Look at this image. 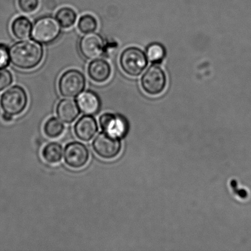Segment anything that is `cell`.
Returning a JSON list of instances; mask_svg holds the SVG:
<instances>
[{"label":"cell","mask_w":251,"mask_h":251,"mask_svg":"<svg viewBox=\"0 0 251 251\" xmlns=\"http://www.w3.org/2000/svg\"><path fill=\"white\" fill-rule=\"evenodd\" d=\"M99 122L100 127L104 132L119 139L124 137L127 132V122L120 115L105 113L100 117Z\"/></svg>","instance_id":"cell-10"},{"label":"cell","mask_w":251,"mask_h":251,"mask_svg":"<svg viewBox=\"0 0 251 251\" xmlns=\"http://www.w3.org/2000/svg\"><path fill=\"white\" fill-rule=\"evenodd\" d=\"M28 104V95L24 88L15 85L7 90L0 98V106L4 113L16 116L21 114Z\"/></svg>","instance_id":"cell-3"},{"label":"cell","mask_w":251,"mask_h":251,"mask_svg":"<svg viewBox=\"0 0 251 251\" xmlns=\"http://www.w3.org/2000/svg\"><path fill=\"white\" fill-rule=\"evenodd\" d=\"M32 26L31 21L26 17H17L11 24L12 33L19 40H25L31 36Z\"/></svg>","instance_id":"cell-15"},{"label":"cell","mask_w":251,"mask_h":251,"mask_svg":"<svg viewBox=\"0 0 251 251\" xmlns=\"http://www.w3.org/2000/svg\"><path fill=\"white\" fill-rule=\"evenodd\" d=\"M19 9L24 13H33L38 8L39 0H17Z\"/></svg>","instance_id":"cell-21"},{"label":"cell","mask_w":251,"mask_h":251,"mask_svg":"<svg viewBox=\"0 0 251 251\" xmlns=\"http://www.w3.org/2000/svg\"><path fill=\"white\" fill-rule=\"evenodd\" d=\"M2 119L5 122H11L12 120V116L4 112V114L2 115Z\"/></svg>","instance_id":"cell-24"},{"label":"cell","mask_w":251,"mask_h":251,"mask_svg":"<svg viewBox=\"0 0 251 251\" xmlns=\"http://www.w3.org/2000/svg\"><path fill=\"white\" fill-rule=\"evenodd\" d=\"M143 89L150 95H157L163 92L166 85V76L159 66H152L148 69L142 78Z\"/></svg>","instance_id":"cell-7"},{"label":"cell","mask_w":251,"mask_h":251,"mask_svg":"<svg viewBox=\"0 0 251 251\" xmlns=\"http://www.w3.org/2000/svg\"><path fill=\"white\" fill-rule=\"evenodd\" d=\"M104 41L100 34L87 33L81 38L78 44L80 52L87 60H95L104 54Z\"/></svg>","instance_id":"cell-8"},{"label":"cell","mask_w":251,"mask_h":251,"mask_svg":"<svg viewBox=\"0 0 251 251\" xmlns=\"http://www.w3.org/2000/svg\"><path fill=\"white\" fill-rule=\"evenodd\" d=\"M78 107L81 112L86 115H92L100 111L101 102L97 93L92 91H83L77 97V100Z\"/></svg>","instance_id":"cell-13"},{"label":"cell","mask_w":251,"mask_h":251,"mask_svg":"<svg viewBox=\"0 0 251 251\" xmlns=\"http://www.w3.org/2000/svg\"><path fill=\"white\" fill-rule=\"evenodd\" d=\"M65 130L64 126L60 120L55 117H51L47 120L44 126V132L47 136L56 138L60 136Z\"/></svg>","instance_id":"cell-18"},{"label":"cell","mask_w":251,"mask_h":251,"mask_svg":"<svg viewBox=\"0 0 251 251\" xmlns=\"http://www.w3.org/2000/svg\"><path fill=\"white\" fill-rule=\"evenodd\" d=\"M42 156L49 164L58 163L62 158L63 148L58 143H49L43 148Z\"/></svg>","instance_id":"cell-16"},{"label":"cell","mask_w":251,"mask_h":251,"mask_svg":"<svg viewBox=\"0 0 251 251\" xmlns=\"http://www.w3.org/2000/svg\"><path fill=\"white\" fill-rule=\"evenodd\" d=\"M146 56L151 63H161L166 56V49L161 44L152 43L148 47Z\"/></svg>","instance_id":"cell-19"},{"label":"cell","mask_w":251,"mask_h":251,"mask_svg":"<svg viewBox=\"0 0 251 251\" xmlns=\"http://www.w3.org/2000/svg\"><path fill=\"white\" fill-rule=\"evenodd\" d=\"M61 26L56 18L44 16L34 22L31 36L34 41L43 44L53 43L60 36Z\"/></svg>","instance_id":"cell-2"},{"label":"cell","mask_w":251,"mask_h":251,"mask_svg":"<svg viewBox=\"0 0 251 251\" xmlns=\"http://www.w3.org/2000/svg\"><path fill=\"white\" fill-rule=\"evenodd\" d=\"M97 19L92 15L85 14L78 20L77 27L78 30L83 34L93 33L98 28Z\"/></svg>","instance_id":"cell-20"},{"label":"cell","mask_w":251,"mask_h":251,"mask_svg":"<svg viewBox=\"0 0 251 251\" xmlns=\"http://www.w3.org/2000/svg\"><path fill=\"white\" fill-rule=\"evenodd\" d=\"M86 87L85 75L77 70L66 71L58 81V90L63 97L74 98L84 91Z\"/></svg>","instance_id":"cell-5"},{"label":"cell","mask_w":251,"mask_h":251,"mask_svg":"<svg viewBox=\"0 0 251 251\" xmlns=\"http://www.w3.org/2000/svg\"><path fill=\"white\" fill-rule=\"evenodd\" d=\"M41 43L34 40L17 42L9 49L10 61L20 70H29L40 65L44 58Z\"/></svg>","instance_id":"cell-1"},{"label":"cell","mask_w":251,"mask_h":251,"mask_svg":"<svg viewBox=\"0 0 251 251\" xmlns=\"http://www.w3.org/2000/svg\"><path fill=\"white\" fill-rule=\"evenodd\" d=\"M87 72L88 76L93 81L102 83L109 79L112 69L108 61L98 58L91 61L88 66Z\"/></svg>","instance_id":"cell-11"},{"label":"cell","mask_w":251,"mask_h":251,"mask_svg":"<svg viewBox=\"0 0 251 251\" xmlns=\"http://www.w3.org/2000/svg\"><path fill=\"white\" fill-rule=\"evenodd\" d=\"M74 129L75 134L78 139L83 141H89L98 131L97 120L91 115H84L76 122Z\"/></svg>","instance_id":"cell-12"},{"label":"cell","mask_w":251,"mask_h":251,"mask_svg":"<svg viewBox=\"0 0 251 251\" xmlns=\"http://www.w3.org/2000/svg\"><path fill=\"white\" fill-rule=\"evenodd\" d=\"M10 61L9 50L6 46L0 44V69L6 68Z\"/></svg>","instance_id":"cell-23"},{"label":"cell","mask_w":251,"mask_h":251,"mask_svg":"<svg viewBox=\"0 0 251 251\" xmlns=\"http://www.w3.org/2000/svg\"><path fill=\"white\" fill-rule=\"evenodd\" d=\"M56 112L59 119L66 124H71L80 115L77 102L71 99L61 100L56 105Z\"/></svg>","instance_id":"cell-14"},{"label":"cell","mask_w":251,"mask_h":251,"mask_svg":"<svg viewBox=\"0 0 251 251\" xmlns=\"http://www.w3.org/2000/svg\"><path fill=\"white\" fill-rule=\"evenodd\" d=\"M55 18L62 28L68 29L75 25L77 21V14L70 7H63L58 9Z\"/></svg>","instance_id":"cell-17"},{"label":"cell","mask_w":251,"mask_h":251,"mask_svg":"<svg viewBox=\"0 0 251 251\" xmlns=\"http://www.w3.org/2000/svg\"><path fill=\"white\" fill-rule=\"evenodd\" d=\"M13 82V75L6 69H0V92L6 89Z\"/></svg>","instance_id":"cell-22"},{"label":"cell","mask_w":251,"mask_h":251,"mask_svg":"<svg viewBox=\"0 0 251 251\" xmlns=\"http://www.w3.org/2000/svg\"><path fill=\"white\" fill-rule=\"evenodd\" d=\"M147 60L144 51L135 47H130L120 55V65L127 75L136 77L147 67Z\"/></svg>","instance_id":"cell-4"},{"label":"cell","mask_w":251,"mask_h":251,"mask_svg":"<svg viewBox=\"0 0 251 251\" xmlns=\"http://www.w3.org/2000/svg\"><path fill=\"white\" fill-rule=\"evenodd\" d=\"M92 146L98 156L107 159L117 156L122 149L119 138L104 131L100 133L95 137Z\"/></svg>","instance_id":"cell-6"},{"label":"cell","mask_w":251,"mask_h":251,"mask_svg":"<svg viewBox=\"0 0 251 251\" xmlns=\"http://www.w3.org/2000/svg\"><path fill=\"white\" fill-rule=\"evenodd\" d=\"M89 157L87 147L78 142L70 143L66 145L64 151L65 163L71 168H82L87 164Z\"/></svg>","instance_id":"cell-9"}]
</instances>
